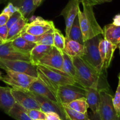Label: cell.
Returning <instances> with one entry per match:
<instances>
[{
    "instance_id": "1",
    "label": "cell",
    "mask_w": 120,
    "mask_h": 120,
    "mask_svg": "<svg viewBox=\"0 0 120 120\" xmlns=\"http://www.w3.org/2000/svg\"><path fill=\"white\" fill-rule=\"evenodd\" d=\"M72 60L75 69L74 79L76 84L85 89L96 87L100 90L111 93L110 87L107 81V72L98 71L82 57H72Z\"/></svg>"
},
{
    "instance_id": "2",
    "label": "cell",
    "mask_w": 120,
    "mask_h": 120,
    "mask_svg": "<svg viewBox=\"0 0 120 120\" xmlns=\"http://www.w3.org/2000/svg\"><path fill=\"white\" fill-rule=\"evenodd\" d=\"M83 6V11L79 9L78 16L82 30L84 42L103 32V29L98 23L94 11L93 6L86 0H81Z\"/></svg>"
},
{
    "instance_id": "3",
    "label": "cell",
    "mask_w": 120,
    "mask_h": 120,
    "mask_svg": "<svg viewBox=\"0 0 120 120\" xmlns=\"http://www.w3.org/2000/svg\"><path fill=\"white\" fill-rule=\"evenodd\" d=\"M102 39H103V36L101 34L84 42V45L85 47V54L82 57L98 71L104 73L107 71H104L102 69L99 51V44Z\"/></svg>"
},
{
    "instance_id": "4",
    "label": "cell",
    "mask_w": 120,
    "mask_h": 120,
    "mask_svg": "<svg viewBox=\"0 0 120 120\" xmlns=\"http://www.w3.org/2000/svg\"><path fill=\"white\" fill-rule=\"evenodd\" d=\"M86 89L79 84H67L58 87L56 96L61 105L85 97Z\"/></svg>"
},
{
    "instance_id": "5",
    "label": "cell",
    "mask_w": 120,
    "mask_h": 120,
    "mask_svg": "<svg viewBox=\"0 0 120 120\" xmlns=\"http://www.w3.org/2000/svg\"><path fill=\"white\" fill-rule=\"evenodd\" d=\"M7 75L2 76L1 80L13 89L20 90H28L31 84L37 78L32 77L26 74L16 72L11 70H6Z\"/></svg>"
},
{
    "instance_id": "6",
    "label": "cell",
    "mask_w": 120,
    "mask_h": 120,
    "mask_svg": "<svg viewBox=\"0 0 120 120\" xmlns=\"http://www.w3.org/2000/svg\"><path fill=\"white\" fill-rule=\"evenodd\" d=\"M36 66L38 70L41 71L57 89L59 86L74 84L76 83L73 77L69 76L62 70L40 64L36 65Z\"/></svg>"
},
{
    "instance_id": "7",
    "label": "cell",
    "mask_w": 120,
    "mask_h": 120,
    "mask_svg": "<svg viewBox=\"0 0 120 120\" xmlns=\"http://www.w3.org/2000/svg\"><path fill=\"white\" fill-rule=\"evenodd\" d=\"M100 104L98 114L101 120H116L118 115L114 109L112 96L105 90L100 91Z\"/></svg>"
},
{
    "instance_id": "8",
    "label": "cell",
    "mask_w": 120,
    "mask_h": 120,
    "mask_svg": "<svg viewBox=\"0 0 120 120\" xmlns=\"http://www.w3.org/2000/svg\"><path fill=\"white\" fill-rule=\"evenodd\" d=\"M0 59L31 62L30 52L18 50L12 45L11 42H1L0 43Z\"/></svg>"
},
{
    "instance_id": "9",
    "label": "cell",
    "mask_w": 120,
    "mask_h": 120,
    "mask_svg": "<svg viewBox=\"0 0 120 120\" xmlns=\"http://www.w3.org/2000/svg\"><path fill=\"white\" fill-rule=\"evenodd\" d=\"M25 90L27 93L32 96L36 100V101L40 105V109L44 112H45V114L52 112H55V113H57L62 120H67L65 114L63 110V107L62 105H61L59 103H55L53 101L50 100L48 98L42 97V96L28 90Z\"/></svg>"
},
{
    "instance_id": "10",
    "label": "cell",
    "mask_w": 120,
    "mask_h": 120,
    "mask_svg": "<svg viewBox=\"0 0 120 120\" xmlns=\"http://www.w3.org/2000/svg\"><path fill=\"white\" fill-rule=\"evenodd\" d=\"M1 60L9 70L26 74L35 78H38V77L37 66L31 62L22 60H9L2 59H1Z\"/></svg>"
},
{
    "instance_id": "11",
    "label": "cell",
    "mask_w": 120,
    "mask_h": 120,
    "mask_svg": "<svg viewBox=\"0 0 120 120\" xmlns=\"http://www.w3.org/2000/svg\"><path fill=\"white\" fill-rule=\"evenodd\" d=\"M55 28L53 21L45 20L38 16L30 22H28L23 31L35 35L41 36Z\"/></svg>"
},
{
    "instance_id": "12",
    "label": "cell",
    "mask_w": 120,
    "mask_h": 120,
    "mask_svg": "<svg viewBox=\"0 0 120 120\" xmlns=\"http://www.w3.org/2000/svg\"><path fill=\"white\" fill-rule=\"evenodd\" d=\"M80 2L79 0H70L61 11V15L64 18L65 23V38L69 35L74 20L78 16V11L80 9Z\"/></svg>"
},
{
    "instance_id": "13",
    "label": "cell",
    "mask_w": 120,
    "mask_h": 120,
    "mask_svg": "<svg viewBox=\"0 0 120 120\" xmlns=\"http://www.w3.org/2000/svg\"><path fill=\"white\" fill-rule=\"evenodd\" d=\"M62 52L55 47L52 46L51 50L40 60L36 65L40 64L48 68L62 70Z\"/></svg>"
},
{
    "instance_id": "14",
    "label": "cell",
    "mask_w": 120,
    "mask_h": 120,
    "mask_svg": "<svg viewBox=\"0 0 120 120\" xmlns=\"http://www.w3.org/2000/svg\"><path fill=\"white\" fill-rule=\"evenodd\" d=\"M11 93L15 103L18 104L26 110L37 109L41 110L36 100L27 93L25 90L11 88Z\"/></svg>"
},
{
    "instance_id": "15",
    "label": "cell",
    "mask_w": 120,
    "mask_h": 120,
    "mask_svg": "<svg viewBox=\"0 0 120 120\" xmlns=\"http://www.w3.org/2000/svg\"><path fill=\"white\" fill-rule=\"evenodd\" d=\"M118 48L117 46L113 45L104 39L101 40L99 44V51L102 62V69L107 71L112 60L114 52Z\"/></svg>"
},
{
    "instance_id": "16",
    "label": "cell",
    "mask_w": 120,
    "mask_h": 120,
    "mask_svg": "<svg viewBox=\"0 0 120 120\" xmlns=\"http://www.w3.org/2000/svg\"><path fill=\"white\" fill-rule=\"evenodd\" d=\"M28 90L53 101L55 103L60 104L55 93L38 77L31 84Z\"/></svg>"
},
{
    "instance_id": "17",
    "label": "cell",
    "mask_w": 120,
    "mask_h": 120,
    "mask_svg": "<svg viewBox=\"0 0 120 120\" xmlns=\"http://www.w3.org/2000/svg\"><path fill=\"white\" fill-rule=\"evenodd\" d=\"M67 55L71 57H81L84 56L85 54V47L76 41L65 38V49L64 50Z\"/></svg>"
},
{
    "instance_id": "18",
    "label": "cell",
    "mask_w": 120,
    "mask_h": 120,
    "mask_svg": "<svg viewBox=\"0 0 120 120\" xmlns=\"http://www.w3.org/2000/svg\"><path fill=\"white\" fill-rule=\"evenodd\" d=\"M15 103L11 88L0 86V110L7 114Z\"/></svg>"
},
{
    "instance_id": "19",
    "label": "cell",
    "mask_w": 120,
    "mask_h": 120,
    "mask_svg": "<svg viewBox=\"0 0 120 120\" xmlns=\"http://www.w3.org/2000/svg\"><path fill=\"white\" fill-rule=\"evenodd\" d=\"M85 89V98L89 109L92 112H98L100 104V91L101 90L96 87H91Z\"/></svg>"
},
{
    "instance_id": "20",
    "label": "cell",
    "mask_w": 120,
    "mask_h": 120,
    "mask_svg": "<svg viewBox=\"0 0 120 120\" xmlns=\"http://www.w3.org/2000/svg\"><path fill=\"white\" fill-rule=\"evenodd\" d=\"M102 29L103 38L118 46L120 43V26L109 23L105 26Z\"/></svg>"
},
{
    "instance_id": "21",
    "label": "cell",
    "mask_w": 120,
    "mask_h": 120,
    "mask_svg": "<svg viewBox=\"0 0 120 120\" xmlns=\"http://www.w3.org/2000/svg\"><path fill=\"white\" fill-rule=\"evenodd\" d=\"M10 2L18 7L22 16L27 19L32 16L38 8L34 4L33 0H11Z\"/></svg>"
},
{
    "instance_id": "22",
    "label": "cell",
    "mask_w": 120,
    "mask_h": 120,
    "mask_svg": "<svg viewBox=\"0 0 120 120\" xmlns=\"http://www.w3.org/2000/svg\"><path fill=\"white\" fill-rule=\"evenodd\" d=\"M28 22V19L22 16L16 23L10 27L8 29V36L6 42H11L20 36Z\"/></svg>"
},
{
    "instance_id": "23",
    "label": "cell",
    "mask_w": 120,
    "mask_h": 120,
    "mask_svg": "<svg viewBox=\"0 0 120 120\" xmlns=\"http://www.w3.org/2000/svg\"><path fill=\"white\" fill-rule=\"evenodd\" d=\"M52 46L36 44L30 52L31 62L33 64L36 65L40 60L44 57Z\"/></svg>"
},
{
    "instance_id": "24",
    "label": "cell",
    "mask_w": 120,
    "mask_h": 120,
    "mask_svg": "<svg viewBox=\"0 0 120 120\" xmlns=\"http://www.w3.org/2000/svg\"><path fill=\"white\" fill-rule=\"evenodd\" d=\"M67 38H69L70 39L76 41L82 45L84 44L82 30H81V26H80V21H79V18L78 16L74 20V23H73L70 31H69V35Z\"/></svg>"
},
{
    "instance_id": "25",
    "label": "cell",
    "mask_w": 120,
    "mask_h": 120,
    "mask_svg": "<svg viewBox=\"0 0 120 120\" xmlns=\"http://www.w3.org/2000/svg\"><path fill=\"white\" fill-rule=\"evenodd\" d=\"M62 105L82 113H87L88 109H89V106L85 97L75 100L70 103L62 104Z\"/></svg>"
},
{
    "instance_id": "26",
    "label": "cell",
    "mask_w": 120,
    "mask_h": 120,
    "mask_svg": "<svg viewBox=\"0 0 120 120\" xmlns=\"http://www.w3.org/2000/svg\"><path fill=\"white\" fill-rule=\"evenodd\" d=\"M7 114L16 120H32L27 114L26 109L16 103Z\"/></svg>"
},
{
    "instance_id": "27",
    "label": "cell",
    "mask_w": 120,
    "mask_h": 120,
    "mask_svg": "<svg viewBox=\"0 0 120 120\" xmlns=\"http://www.w3.org/2000/svg\"><path fill=\"white\" fill-rule=\"evenodd\" d=\"M11 42L15 48L18 50L27 52H30L36 45V43L27 41L21 36H19Z\"/></svg>"
},
{
    "instance_id": "28",
    "label": "cell",
    "mask_w": 120,
    "mask_h": 120,
    "mask_svg": "<svg viewBox=\"0 0 120 120\" xmlns=\"http://www.w3.org/2000/svg\"><path fill=\"white\" fill-rule=\"evenodd\" d=\"M62 58H63V62H62V70L69 76L74 78L75 75V69L73 63L72 57L63 52Z\"/></svg>"
},
{
    "instance_id": "29",
    "label": "cell",
    "mask_w": 120,
    "mask_h": 120,
    "mask_svg": "<svg viewBox=\"0 0 120 120\" xmlns=\"http://www.w3.org/2000/svg\"><path fill=\"white\" fill-rule=\"evenodd\" d=\"M63 110L67 120H91L87 113H82L73 110L65 106H63Z\"/></svg>"
},
{
    "instance_id": "30",
    "label": "cell",
    "mask_w": 120,
    "mask_h": 120,
    "mask_svg": "<svg viewBox=\"0 0 120 120\" xmlns=\"http://www.w3.org/2000/svg\"><path fill=\"white\" fill-rule=\"evenodd\" d=\"M53 40L54 46L60 51L63 52L65 49V37L63 35L61 31L57 28H55L53 30Z\"/></svg>"
},
{
    "instance_id": "31",
    "label": "cell",
    "mask_w": 120,
    "mask_h": 120,
    "mask_svg": "<svg viewBox=\"0 0 120 120\" xmlns=\"http://www.w3.org/2000/svg\"><path fill=\"white\" fill-rule=\"evenodd\" d=\"M53 30L54 29L49 30L47 32L41 36L40 40L37 42L38 45H44L54 46V40H53Z\"/></svg>"
},
{
    "instance_id": "32",
    "label": "cell",
    "mask_w": 120,
    "mask_h": 120,
    "mask_svg": "<svg viewBox=\"0 0 120 120\" xmlns=\"http://www.w3.org/2000/svg\"><path fill=\"white\" fill-rule=\"evenodd\" d=\"M26 112L32 120H46V114L41 110H37V109L26 110Z\"/></svg>"
},
{
    "instance_id": "33",
    "label": "cell",
    "mask_w": 120,
    "mask_h": 120,
    "mask_svg": "<svg viewBox=\"0 0 120 120\" xmlns=\"http://www.w3.org/2000/svg\"><path fill=\"white\" fill-rule=\"evenodd\" d=\"M113 105L118 116H120V84L118 83L116 90L112 98Z\"/></svg>"
},
{
    "instance_id": "34",
    "label": "cell",
    "mask_w": 120,
    "mask_h": 120,
    "mask_svg": "<svg viewBox=\"0 0 120 120\" xmlns=\"http://www.w3.org/2000/svg\"><path fill=\"white\" fill-rule=\"evenodd\" d=\"M22 16H22V14H21V12H20V11H16L15 12V13H14V14L10 16L8 22H7V24H6V25L8 27V29H9L10 27H11L14 23H16V22H17L21 18H22Z\"/></svg>"
},
{
    "instance_id": "35",
    "label": "cell",
    "mask_w": 120,
    "mask_h": 120,
    "mask_svg": "<svg viewBox=\"0 0 120 120\" xmlns=\"http://www.w3.org/2000/svg\"><path fill=\"white\" fill-rule=\"evenodd\" d=\"M20 36L23 38H24L25 40H27V41L33 42V43H35L36 44L39 40H40L41 35V36H35V35H32V34L27 33L25 31H22Z\"/></svg>"
},
{
    "instance_id": "36",
    "label": "cell",
    "mask_w": 120,
    "mask_h": 120,
    "mask_svg": "<svg viewBox=\"0 0 120 120\" xmlns=\"http://www.w3.org/2000/svg\"><path fill=\"white\" fill-rule=\"evenodd\" d=\"M20 11V9H19V8L18 7L14 5L12 2H9L8 3V5H7V7L3 9L2 12L8 14L11 16L14 13H15L16 11Z\"/></svg>"
},
{
    "instance_id": "37",
    "label": "cell",
    "mask_w": 120,
    "mask_h": 120,
    "mask_svg": "<svg viewBox=\"0 0 120 120\" xmlns=\"http://www.w3.org/2000/svg\"><path fill=\"white\" fill-rule=\"evenodd\" d=\"M8 28L6 25L0 26V39L2 42H5L7 41L8 34Z\"/></svg>"
},
{
    "instance_id": "38",
    "label": "cell",
    "mask_w": 120,
    "mask_h": 120,
    "mask_svg": "<svg viewBox=\"0 0 120 120\" xmlns=\"http://www.w3.org/2000/svg\"><path fill=\"white\" fill-rule=\"evenodd\" d=\"M46 120H63L61 117L55 112H49L46 114Z\"/></svg>"
},
{
    "instance_id": "39",
    "label": "cell",
    "mask_w": 120,
    "mask_h": 120,
    "mask_svg": "<svg viewBox=\"0 0 120 120\" xmlns=\"http://www.w3.org/2000/svg\"><path fill=\"white\" fill-rule=\"evenodd\" d=\"M10 18V15L7 14L2 12L0 14V26L5 25L7 24Z\"/></svg>"
},
{
    "instance_id": "40",
    "label": "cell",
    "mask_w": 120,
    "mask_h": 120,
    "mask_svg": "<svg viewBox=\"0 0 120 120\" xmlns=\"http://www.w3.org/2000/svg\"><path fill=\"white\" fill-rule=\"evenodd\" d=\"M88 1L90 4L92 5H96L101 4L105 3V2H111L112 0H86Z\"/></svg>"
},
{
    "instance_id": "41",
    "label": "cell",
    "mask_w": 120,
    "mask_h": 120,
    "mask_svg": "<svg viewBox=\"0 0 120 120\" xmlns=\"http://www.w3.org/2000/svg\"><path fill=\"white\" fill-rule=\"evenodd\" d=\"M88 114L91 120H101L100 116H99L98 112H95L94 113V112H92L91 111V112H89Z\"/></svg>"
},
{
    "instance_id": "42",
    "label": "cell",
    "mask_w": 120,
    "mask_h": 120,
    "mask_svg": "<svg viewBox=\"0 0 120 120\" xmlns=\"http://www.w3.org/2000/svg\"><path fill=\"white\" fill-rule=\"evenodd\" d=\"M112 24L116 26H120V14H116L112 19Z\"/></svg>"
},
{
    "instance_id": "43",
    "label": "cell",
    "mask_w": 120,
    "mask_h": 120,
    "mask_svg": "<svg viewBox=\"0 0 120 120\" xmlns=\"http://www.w3.org/2000/svg\"><path fill=\"white\" fill-rule=\"evenodd\" d=\"M0 68L2 69H4V70H5L6 71V70H8V68H7V66H6L4 64V63H3V62L1 61V59H0Z\"/></svg>"
},
{
    "instance_id": "44",
    "label": "cell",
    "mask_w": 120,
    "mask_h": 120,
    "mask_svg": "<svg viewBox=\"0 0 120 120\" xmlns=\"http://www.w3.org/2000/svg\"><path fill=\"white\" fill-rule=\"evenodd\" d=\"M42 1V0H33V2H34V4L37 7H38L39 6L41 5Z\"/></svg>"
},
{
    "instance_id": "45",
    "label": "cell",
    "mask_w": 120,
    "mask_h": 120,
    "mask_svg": "<svg viewBox=\"0 0 120 120\" xmlns=\"http://www.w3.org/2000/svg\"><path fill=\"white\" fill-rule=\"evenodd\" d=\"M10 1H11V0H0V4H1L5 3V2H9Z\"/></svg>"
},
{
    "instance_id": "46",
    "label": "cell",
    "mask_w": 120,
    "mask_h": 120,
    "mask_svg": "<svg viewBox=\"0 0 120 120\" xmlns=\"http://www.w3.org/2000/svg\"><path fill=\"white\" fill-rule=\"evenodd\" d=\"M2 72H1V71H0V80L1 79V78H2Z\"/></svg>"
},
{
    "instance_id": "47",
    "label": "cell",
    "mask_w": 120,
    "mask_h": 120,
    "mask_svg": "<svg viewBox=\"0 0 120 120\" xmlns=\"http://www.w3.org/2000/svg\"><path fill=\"white\" fill-rule=\"evenodd\" d=\"M118 79H119L118 83L120 84V75H119V76H118Z\"/></svg>"
},
{
    "instance_id": "48",
    "label": "cell",
    "mask_w": 120,
    "mask_h": 120,
    "mask_svg": "<svg viewBox=\"0 0 120 120\" xmlns=\"http://www.w3.org/2000/svg\"><path fill=\"white\" fill-rule=\"evenodd\" d=\"M116 120H120V116H118L117 118H116Z\"/></svg>"
},
{
    "instance_id": "49",
    "label": "cell",
    "mask_w": 120,
    "mask_h": 120,
    "mask_svg": "<svg viewBox=\"0 0 120 120\" xmlns=\"http://www.w3.org/2000/svg\"><path fill=\"white\" fill-rule=\"evenodd\" d=\"M118 48L119 50H120V43L118 45Z\"/></svg>"
},
{
    "instance_id": "50",
    "label": "cell",
    "mask_w": 120,
    "mask_h": 120,
    "mask_svg": "<svg viewBox=\"0 0 120 120\" xmlns=\"http://www.w3.org/2000/svg\"><path fill=\"white\" fill-rule=\"evenodd\" d=\"M1 42H2V41H1V39H0V43H1Z\"/></svg>"
}]
</instances>
